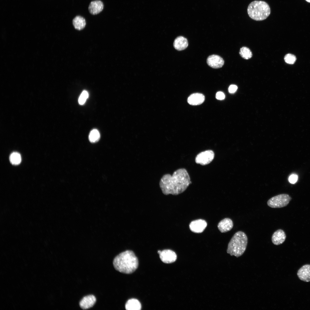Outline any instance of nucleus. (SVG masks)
Wrapping results in <instances>:
<instances>
[{
  "label": "nucleus",
  "mask_w": 310,
  "mask_h": 310,
  "mask_svg": "<svg viewBox=\"0 0 310 310\" xmlns=\"http://www.w3.org/2000/svg\"><path fill=\"white\" fill-rule=\"evenodd\" d=\"M298 176L296 174L291 175L289 177L288 180L290 183L292 184L295 183L298 179Z\"/></svg>",
  "instance_id": "b1692460"
},
{
  "label": "nucleus",
  "mask_w": 310,
  "mask_h": 310,
  "mask_svg": "<svg viewBox=\"0 0 310 310\" xmlns=\"http://www.w3.org/2000/svg\"><path fill=\"white\" fill-rule=\"evenodd\" d=\"M125 308L127 310H140L141 309V305L138 300L132 299L127 301L125 305Z\"/></svg>",
  "instance_id": "a211bd4d"
},
{
  "label": "nucleus",
  "mask_w": 310,
  "mask_h": 310,
  "mask_svg": "<svg viewBox=\"0 0 310 310\" xmlns=\"http://www.w3.org/2000/svg\"><path fill=\"white\" fill-rule=\"evenodd\" d=\"M307 1L310 3V0H305Z\"/></svg>",
  "instance_id": "bb28decb"
},
{
  "label": "nucleus",
  "mask_w": 310,
  "mask_h": 310,
  "mask_svg": "<svg viewBox=\"0 0 310 310\" xmlns=\"http://www.w3.org/2000/svg\"><path fill=\"white\" fill-rule=\"evenodd\" d=\"M188 46L187 39L182 36L177 37L174 40L173 46L178 51H182L186 49Z\"/></svg>",
  "instance_id": "dca6fc26"
},
{
  "label": "nucleus",
  "mask_w": 310,
  "mask_h": 310,
  "mask_svg": "<svg viewBox=\"0 0 310 310\" xmlns=\"http://www.w3.org/2000/svg\"><path fill=\"white\" fill-rule=\"evenodd\" d=\"M103 8V2L100 0H96L90 3L88 7V10L91 14L95 15L102 11Z\"/></svg>",
  "instance_id": "f8f14e48"
},
{
  "label": "nucleus",
  "mask_w": 310,
  "mask_h": 310,
  "mask_svg": "<svg viewBox=\"0 0 310 310\" xmlns=\"http://www.w3.org/2000/svg\"><path fill=\"white\" fill-rule=\"evenodd\" d=\"M207 226V223L204 220L199 219L191 221L189 225L190 230L195 233L202 232Z\"/></svg>",
  "instance_id": "6e6552de"
},
{
  "label": "nucleus",
  "mask_w": 310,
  "mask_h": 310,
  "mask_svg": "<svg viewBox=\"0 0 310 310\" xmlns=\"http://www.w3.org/2000/svg\"><path fill=\"white\" fill-rule=\"evenodd\" d=\"M113 265L117 271L123 273L130 274L137 268L138 261L132 251L127 250L121 253L115 257Z\"/></svg>",
  "instance_id": "f03ea898"
},
{
  "label": "nucleus",
  "mask_w": 310,
  "mask_h": 310,
  "mask_svg": "<svg viewBox=\"0 0 310 310\" xmlns=\"http://www.w3.org/2000/svg\"><path fill=\"white\" fill-rule=\"evenodd\" d=\"M9 158L10 162L13 165L19 164L21 161V155L17 152L12 153L10 156Z\"/></svg>",
  "instance_id": "6ab92c4d"
},
{
  "label": "nucleus",
  "mask_w": 310,
  "mask_h": 310,
  "mask_svg": "<svg viewBox=\"0 0 310 310\" xmlns=\"http://www.w3.org/2000/svg\"><path fill=\"white\" fill-rule=\"evenodd\" d=\"M205 100L204 96L199 93H195L190 95L188 98L187 102L189 104L197 105L201 104Z\"/></svg>",
  "instance_id": "2eb2a0df"
},
{
  "label": "nucleus",
  "mask_w": 310,
  "mask_h": 310,
  "mask_svg": "<svg viewBox=\"0 0 310 310\" xmlns=\"http://www.w3.org/2000/svg\"><path fill=\"white\" fill-rule=\"evenodd\" d=\"M158 253L159 255L161 261L165 263H173L176 260L177 258L176 253L170 249H165L162 251L158 250Z\"/></svg>",
  "instance_id": "0eeeda50"
},
{
  "label": "nucleus",
  "mask_w": 310,
  "mask_h": 310,
  "mask_svg": "<svg viewBox=\"0 0 310 310\" xmlns=\"http://www.w3.org/2000/svg\"><path fill=\"white\" fill-rule=\"evenodd\" d=\"M286 237V235L284 230L280 229H278L273 234L272 237V242L275 245H280L284 241Z\"/></svg>",
  "instance_id": "ddd939ff"
},
{
  "label": "nucleus",
  "mask_w": 310,
  "mask_h": 310,
  "mask_svg": "<svg viewBox=\"0 0 310 310\" xmlns=\"http://www.w3.org/2000/svg\"><path fill=\"white\" fill-rule=\"evenodd\" d=\"M233 225L232 220L228 218H226L219 222L218 227L221 232L224 233L230 231L232 228Z\"/></svg>",
  "instance_id": "4468645a"
},
{
  "label": "nucleus",
  "mask_w": 310,
  "mask_h": 310,
  "mask_svg": "<svg viewBox=\"0 0 310 310\" xmlns=\"http://www.w3.org/2000/svg\"><path fill=\"white\" fill-rule=\"evenodd\" d=\"M100 137V134L98 130L94 129L90 131L89 136V139L91 142L94 143L98 141Z\"/></svg>",
  "instance_id": "412c9836"
},
{
  "label": "nucleus",
  "mask_w": 310,
  "mask_h": 310,
  "mask_svg": "<svg viewBox=\"0 0 310 310\" xmlns=\"http://www.w3.org/2000/svg\"><path fill=\"white\" fill-rule=\"evenodd\" d=\"M247 12L251 19L260 21L266 19L270 15L271 10L269 5L266 2L255 0L249 4Z\"/></svg>",
  "instance_id": "20e7f679"
},
{
  "label": "nucleus",
  "mask_w": 310,
  "mask_h": 310,
  "mask_svg": "<svg viewBox=\"0 0 310 310\" xmlns=\"http://www.w3.org/2000/svg\"><path fill=\"white\" fill-rule=\"evenodd\" d=\"M237 89V86L235 85H231L228 88L229 92L231 93H233L235 92Z\"/></svg>",
  "instance_id": "a878e982"
},
{
  "label": "nucleus",
  "mask_w": 310,
  "mask_h": 310,
  "mask_svg": "<svg viewBox=\"0 0 310 310\" xmlns=\"http://www.w3.org/2000/svg\"><path fill=\"white\" fill-rule=\"evenodd\" d=\"M297 275L301 280L305 282H310V265L306 264L302 266L298 270Z\"/></svg>",
  "instance_id": "9d476101"
},
{
  "label": "nucleus",
  "mask_w": 310,
  "mask_h": 310,
  "mask_svg": "<svg viewBox=\"0 0 310 310\" xmlns=\"http://www.w3.org/2000/svg\"><path fill=\"white\" fill-rule=\"evenodd\" d=\"M191 183L186 170L181 168L174 171L172 175L167 174L163 175L159 185L164 194L177 195L184 192Z\"/></svg>",
  "instance_id": "f257e3e1"
},
{
  "label": "nucleus",
  "mask_w": 310,
  "mask_h": 310,
  "mask_svg": "<svg viewBox=\"0 0 310 310\" xmlns=\"http://www.w3.org/2000/svg\"><path fill=\"white\" fill-rule=\"evenodd\" d=\"M207 63L211 67L217 69L221 68L223 66L224 61L220 56L217 55H213L208 57Z\"/></svg>",
  "instance_id": "1a4fd4ad"
},
{
  "label": "nucleus",
  "mask_w": 310,
  "mask_h": 310,
  "mask_svg": "<svg viewBox=\"0 0 310 310\" xmlns=\"http://www.w3.org/2000/svg\"><path fill=\"white\" fill-rule=\"evenodd\" d=\"M214 153L211 150H206L198 154L195 158L197 164L205 165L210 163L213 160Z\"/></svg>",
  "instance_id": "423d86ee"
},
{
  "label": "nucleus",
  "mask_w": 310,
  "mask_h": 310,
  "mask_svg": "<svg viewBox=\"0 0 310 310\" xmlns=\"http://www.w3.org/2000/svg\"><path fill=\"white\" fill-rule=\"evenodd\" d=\"M96 301V299L92 295L86 296L81 300L80 303V307L83 309H86L92 307Z\"/></svg>",
  "instance_id": "9b49d317"
},
{
  "label": "nucleus",
  "mask_w": 310,
  "mask_h": 310,
  "mask_svg": "<svg viewBox=\"0 0 310 310\" xmlns=\"http://www.w3.org/2000/svg\"><path fill=\"white\" fill-rule=\"evenodd\" d=\"M291 199L288 194H282L272 197L268 201L267 204L271 208H280L286 206Z\"/></svg>",
  "instance_id": "39448f33"
},
{
  "label": "nucleus",
  "mask_w": 310,
  "mask_h": 310,
  "mask_svg": "<svg viewBox=\"0 0 310 310\" xmlns=\"http://www.w3.org/2000/svg\"><path fill=\"white\" fill-rule=\"evenodd\" d=\"M239 53L241 56L246 59H250L252 56V52L250 49L244 46L241 48Z\"/></svg>",
  "instance_id": "aec40b11"
},
{
  "label": "nucleus",
  "mask_w": 310,
  "mask_h": 310,
  "mask_svg": "<svg viewBox=\"0 0 310 310\" xmlns=\"http://www.w3.org/2000/svg\"><path fill=\"white\" fill-rule=\"evenodd\" d=\"M247 242V237L244 232L239 231L236 232L228 244L227 253L237 257L240 256L245 251Z\"/></svg>",
  "instance_id": "7ed1b4c3"
},
{
  "label": "nucleus",
  "mask_w": 310,
  "mask_h": 310,
  "mask_svg": "<svg viewBox=\"0 0 310 310\" xmlns=\"http://www.w3.org/2000/svg\"><path fill=\"white\" fill-rule=\"evenodd\" d=\"M88 93L86 90H84L80 94L78 99V102L80 105L84 104L88 97Z\"/></svg>",
  "instance_id": "5701e85b"
},
{
  "label": "nucleus",
  "mask_w": 310,
  "mask_h": 310,
  "mask_svg": "<svg viewBox=\"0 0 310 310\" xmlns=\"http://www.w3.org/2000/svg\"><path fill=\"white\" fill-rule=\"evenodd\" d=\"M284 60L286 63L292 64L296 61V58L294 55L288 53L285 55L284 57Z\"/></svg>",
  "instance_id": "4be33fe9"
},
{
  "label": "nucleus",
  "mask_w": 310,
  "mask_h": 310,
  "mask_svg": "<svg viewBox=\"0 0 310 310\" xmlns=\"http://www.w3.org/2000/svg\"><path fill=\"white\" fill-rule=\"evenodd\" d=\"M72 24L74 28L79 30L83 29L86 24L85 18L80 16H76L73 19Z\"/></svg>",
  "instance_id": "f3484780"
},
{
  "label": "nucleus",
  "mask_w": 310,
  "mask_h": 310,
  "mask_svg": "<svg viewBox=\"0 0 310 310\" xmlns=\"http://www.w3.org/2000/svg\"><path fill=\"white\" fill-rule=\"evenodd\" d=\"M216 97L218 100H222L225 98V96L224 94L222 92H218L216 93Z\"/></svg>",
  "instance_id": "393cba45"
}]
</instances>
